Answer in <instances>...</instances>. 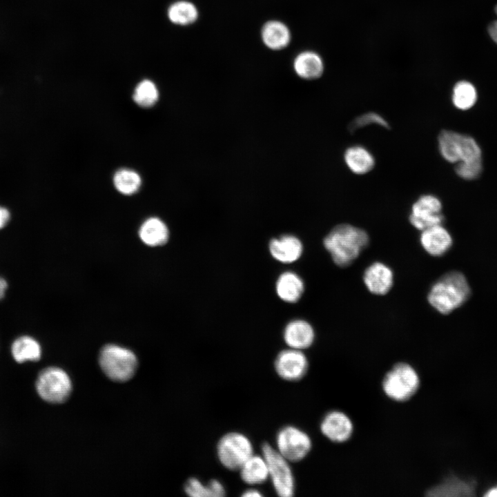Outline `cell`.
<instances>
[{
    "instance_id": "cell-3",
    "label": "cell",
    "mask_w": 497,
    "mask_h": 497,
    "mask_svg": "<svg viewBox=\"0 0 497 497\" xmlns=\"http://www.w3.org/2000/svg\"><path fill=\"white\" fill-rule=\"evenodd\" d=\"M420 380L416 370L409 364H396L384 376L382 387L385 395L396 402H405L418 391Z\"/></svg>"
},
{
    "instance_id": "cell-12",
    "label": "cell",
    "mask_w": 497,
    "mask_h": 497,
    "mask_svg": "<svg viewBox=\"0 0 497 497\" xmlns=\"http://www.w3.org/2000/svg\"><path fill=\"white\" fill-rule=\"evenodd\" d=\"M363 282L371 293L383 295L387 294L393 286V273L390 267L385 264L376 262L365 269Z\"/></svg>"
},
{
    "instance_id": "cell-6",
    "label": "cell",
    "mask_w": 497,
    "mask_h": 497,
    "mask_svg": "<svg viewBox=\"0 0 497 497\" xmlns=\"http://www.w3.org/2000/svg\"><path fill=\"white\" fill-rule=\"evenodd\" d=\"M36 389L39 396L50 403H61L70 396L72 391L68 375L57 367L42 370L36 381Z\"/></svg>"
},
{
    "instance_id": "cell-2",
    "label": "cell",
    "mask_w": 497,
    "mask_h": 497,
    "mask_svg": "<svg viewBox=\"0 0 497 497\" xmlns=\"http://www.w3.org/2000/svg\"><path fill=\"white\" fill-rule=\"evenodd\" d=\"M470 293L465 275L458 271H450L431 286L427 300L437 311L447 315L463 304Z\"/></svg>"
},
{
    "instance_id": "cell-14",
    "label": "cell",
    "mask_w": 497,
    "mask_h": 497,
    "mask_svg": "<svg viewBox=\"0 0 497 497\" xmlns=\"http://www.w3.org/2000/svg\"><path fill=\"white\" fill-rule=\"evenodd\" d=\"M422 247L429 255L442 256L452 245V238L449 231L438 224L422 231L420 236Z\"/></svg>"
},
{
    "instance_id": "cell-35",
    "label": "cell",
    "mask_w": 497,
    "mask_h": 497,
    "mask_svg": "<svg viewBox=\"0 0 497 497\" xmlns=\"http://www.w3.org/2000/svg\"><path fill=\"white\" fill-rule=\"evenodd\" d=\"M6 288L7 283L6 280L0 277V299H1L4 296Z\"/></svg>"
},
{
    "instance_id": "cell-23",
    "label": "cell",
    "mask_w": 497,
    "mask_h": 497,
    "mask_svg": "<svg viewBox=\"0 0 497 497\" xmlns=\"http://www.w3.org/2000/svg\"><path fill=\"white\" fill-rule=\"evenodd\" d=\"M167 14L172 23L179 26L192 24L199 17L198 9L195 5L186 0L177 1L172 3Z\"/></svg>"
},
{
    "instance_id": "cell-7",
    "label": "cell",
    "mask_w": 497,
    "mask_h": 497,
    "mask_svg": "<svg viewBox=\"0 0 497 497\" xmlns=\"http://www.w3.org/2000/svg\"><path fill=\"white\" fill-rule=\"evenodd\" d=\"M262 451L267 462L269 476L276 493L281 497L292 496L295 484L288 460L266 442L262 445Z\"/></svg>"
},
{
    "instance_id": "cell-5",
    "label": "cell",
    "mask_w": 497,
    "mask_h": 497,
    "mask_svg": "<svg viewBox=\"0 0 497 497\" xmlns=\"http://www.w3.org/2000/svg\"><path fill=\"white\" fill-rule=\"evenodd\" d=\"M217 457L223 466L230 470H237L253 454L250 440L239 432L224 435L217 445Z\"/></svg>"
},
{
    "instance_id": "cell-27",
    "label": "cell",
    "mask_w": 497,
    "mask_h": 497,
    "mask_svg": "<svg viewBox=\"0 0 497 497\" xmlns=\"http://www.w3.org/2000/svg\"><path fill=\"white\" fill-rule=\"evenodd\" d=\"M451 100L454 106L459 110L470 109L477 100L475 86L467 81H458L453 88Z\"/></svg>"
},
{
    "instance_id": "cell-19",
    "label": "cell",
    "mask_w": 497,
    "mask_h": 497,
    "mask_svg": "<svg viewBox=\"0 0 497 497\" xmlns=\"http://www.w3.org/2000/svg\"><path fill=\"white\" fill-rule=\"evenodd\" d=\"M474 481L465 480L451 476L441 483L430 488L427 495L431 496H471L474 495Z\"/></svg>"
},
{
    "instance_id": "cell-30",
    "label": "cell",
    "mask_w": 497,
    "mask_h": 497,
    "mask_svg": "<svg viewBox=\"0 0 497 497\" xmlns=\"http://www.w3.org/2000/svg\"><path fill=\"white\" fill-rule=\"evenodd\" d=\"M378 125L384 128H389L388 121L380 114L376 112H367L355 117L349 124V129L354 132L369 125Z\"/></svg>"
},
{
    "instance_id": "cell-16",
    "label": "cell",
    "mask_w": 497,
    "mask_h": 497,
    "mask_svg": "<svg viewBox=\"0 0 497 497\" xmlns=\"http://www.w3.org/2000/svg\"><path fill=\"white\" fill-rule=\"evenodd\" d=\"M315 331L312 326L304 320H294L289 322L284 330V340L292 349H303L309 347L314 341Z\"/></svg>"
},
{
    "instance_id": "cell-4",
    "label": "cell",
    "mask_w": 497,
    "mask_h": 497,
    "mask_svg": "<svg viewBox=\"0 0 497 497\" xmlns=\"http://www.w3.org/2000/svg\"><path fill=\"white\" fill-rule=\"evenodd\" d=\"M99 362L104 373L116 382H125L132 378L138 365L133 351L116 344L104 346L100 351Z\"/></svg>"
},
{
    "instance_id": "cell-34",
    "label": "cell",
    "mask_w": 497,
    "mask_h": 497,
    "mask_svg": "<svg viewBox=\"0 0 497 497\" xmlns=\"http://www.w3.org/2000/svg\"><path fill=\"white\" fill-rule=\"evenodd\" d=\"M242 496L244 497H261L262 494L256 489H250L245 491Z\"/></svg>"
},
{
    "instance_id": "cell-10",
    "label": "cell",
    "mask_w": 497,
    "mask_h": 497,
    "mask_svg": "<svg viewBox=\"0 0 497 497\" xmlns=\"http://www.w3.org/2000/svg\"><path fill=\"white\" fill-rule=\"evenodd\" d=\"M274 365L277 373L282 379L297 381L306 373L309 362L306 355L300 349L291 348L278 353Z\"/></svg>"
},
{
    "instance_id": "cell-9",
    "label": "cell",
    "mask_w": 497,
    "mask_h": 497,
    "mask_svg": "<svg viewBox=\"0 0 497 497\" xmlns=\"http://www.w3.org/2000/svg\"><path fill=\"white\" fill-rule=\"evenodd\" d=\"M442 208L438 197L431 194L422 195L412 204L409 220L413 227L421 231L442 224L444 221Z\"/></svg>"
},
{
    "instance_id": "cell-20",
    "label": "cell",
    "mask_w": 497,
    "mask_h": 497,
    "mask_svg": "<svg viewBox=\"0 0 497 497\" xmlns=\"http://www.w3.org/2000/svg\"><path fill=\"white\" fill-rule=\"evenodd\" d=\"M304 284L302 278L295 273H282L276 282L278 297L286 302L294 303L299 300L304 293Z\"/></svg>"
},
{
    "instance_id": "cell-33",
    "label": "cell",
    "mask_w": 497,
    "mask_h": 497,
    "mask_svg": "<svg viewBox=\"0 0 497 497\" xmlns=\"http://www.w3.org/2000/svg\"><path fill=\"white\" fill-rule=\"evenodd\" d=\"M10 220L9 211L0 206V228L4 227Z\"/></svg>"
},
{
    "instance_id": "cell-17",
    "label": "cell",
    "mask_w": 497,
    "mask_h": 497,
    "mask_svg": "<svg viewBox=\"0 0 497 497\" xmlns=\"http://www.w3.org/2000/svg\"><path fill=\"white\" fill-rule=\"evenodd\" d=\"M260 35L265 46L273 50H280L286 48L291 40L289 27L278 20L265 22L262 27Z\"/></svg>"
},
{
    "instance_id": "cell-13",
    "label": "cell",
    "mask_w": 497,
    "mask_h": 497,
    "mask_svg": "<svg viewBox=\"0 0 497 497\" xmlns=\"http://www.w3.org/2000/svg\"><path fill=\"white\" fill-rule=\"evenodd\" d=\"M293 68L299 77L305 80H315L322 76L325 70V64L318 52L305 50L295 57Z\"/></svg>"
},
{
    "instance_id": "cell-28",
    "label": "cell",
    "mask_w": 497,
    "mask_h": 497,
    "mask_svg": "<svg viewBox=\"0 0 497 497\" xmlns=\"http://www.w3.org/2000/svg\"><path fill=\"white\" fill-rule=\"evenodd\" d=\"M115 188L124 195H132L140 188L142 179L139 175L130 169L122 168L117 170L113 177Z\"/></svg>"
},
{
    "instance_id": "cell-36",
    "label": "cell",
    "mask_w": 497,
    "mask_h": 497,
    "mask_svg": "<svg viewBox=\"0 0 497 497\" xmlns=\"http://www.w3.org/2000/svg\"><path fill=\"white\" fill-rule=\"evenodd\" d=\"M484 496L487 497H497V485L487 490Z\"/></svg>"
},
{
    "instance_id": "cell-1",
    "label": "cell",
    "mask_w": 497,
    "mask_h": 497,
    "mask_svg": "<svg viewBox=\"0 0 497 497\" xmlns=\"http://www.w3.org/2000/svg\"><path fill=\"white\" fill-rule=\"evenodd\" d=\"M369 243L364 230L349 224L337 225L323 240L333 262L340 267L351 265Z\"/></svg>"
},
{
    "instance_id": "cell-18",
    "label": "cell",
    "mask_w": 497,
    "mask_h": 497,
    "mask_svg": "<svg viewBox=\"0 0 497 497\" xmlns=\"http://www.w3.org/2000/svg\"><path fill=\"white\" fill-rule=\"evenodd\" d=\"M343 158L349 170L355 175L367 174L375 166L373 154L361 145L348 147L344 153Z\"/></svg>"
},
{
    "instance_id": "cell-29",
    "label": "cell",
    "mask_w": 497,
    "mask_h": 497,
    "mask_svg": "<svg viewBox=\"0 0 497 497\" xmlns=\"http://www.w3.org/2000/svg\"><path fill=\"white\" fill-rule=\"evenodd\" d=\"M135 102L143 108H149L153 106L159 98V92L155 84L149 79L140 81L133 92Z\"/></svg>"
},
{
    "instance_id": "cell-15",
    "label": "cell",
    "mask_w": 497,
    "mask_h": 497,
    "mask_svg": "<svg viewBox=\"0 0 497 497\" xmlns=\"http://www.w3.org/2000/svg\"><path fill=\"white\" fill-rule=\"evenodd\" d=\"M269 248L274 259L285 264L298 260L303 251L302 242L291 235H285L271 240Z\"/></svg>"
},
{
    "instance_id": "cell-24",
    "label": "cell",
    "mask_w": 497,
    "mask_h": 497,
    "mask_svg": "<svg viewBox=\"0 0 497 497\" xmlns=\"http://www.w3.org/2000/svg\"><path fill=\"white\" fill-rule=\"evenodd\" d=\"M461 134L453 130H442L438 137V150L448 162L457 164L459 161Z\"/></svg>"
},
{
    "instance_id": "cell-8",
    "label": "cell",
    "mask_w": 497,
    "mask_h": 497,
    "mask_svg": "<svg viewBox=\"0 0 497 497\" xmlns=\"http://www.w3.org/2000/svg\"><path fill=\"white\" fill-rule=\"evenodd\" d=\"M277 451L288 461L298 462L309 453L312 442L302 430L286 426L279 431L276 438Z\"/></svg>"
},
{
    "instance_id": "cell-11",
    "label": "cell",
    "mask_w": 497,
    "mask_h": 497,
    "mask_svg": "<svg viewBox=\"0 0 497 497\" xmlns=\"http://www.w3.org/2000/svg\"><path fill=\"white\" fill-rule=\"evenodd\" d=\"M322 434L333 442L342 443L350 439L353 433V424L344 412L333 410L328 412L320 423Z\"/></svg>"
},
{
    "instance_id": "cell-21",
    "label": "cell",
    "mask_w": 497,
    "mask_h": 497,
    "mask_svg": "<svg viewBox=\"0 0 497 497\" xmlns=\"http://www.w3.org/2000/svg\"><path fill=\"white\" fill-rule=\"evenodd\" d=\"M168 229L165 223L157 217L147 219L140 226L139 235L148 246H157L164 244L168 239Z\"/></svg>"
},
{
    "instance_id": "cell-22",
    "label": "cell",
    "mask_w": 497,
    "mask_h": 497,
    "mask_svg": "<svg viewBox=\"0 0 497 497\" xmlns=\"http://www.w3.org/2000/svg\"><path fill=\"white\" fill-rule=\"evenodd\" d=\"M239 470L242 480L250 485L261 484L269 476L268 465L263 456L253 454Z\"/></svg>"
},
{
    "instance_id": "cell-31",
    "label": "cell",
    "mask_w": 497,
    "mask_h": 497,
    "mask_svg": "<svg viewBox=\"0 0 497 497\" xmlns=\"http://www.w3.org/2000/svg\"><path fill=\"white\" fill-rule=\"evenodd\" d=\"M455 171L459 177L464 179H474L478 177L482 171V162L457 163Z\"/></svg>"
},
{
    "instance_id": "cell-32",
    "label": "cell",
    "mask_w": 497,
    "mask_h": 497,
    "mask_svg": "<svg viewBox=\"0 0 497 497\" xmlns=\"http://www.w3.org/2000/svg\"><path fill=\"white\" fill-rule=\"evenodd\" d=\"M495 12L497 14V5L495 8ZM488 33L491 39L497 44V20L489 23L488 26Z\"/></svg>"
},
{
    "instance_id": "cell-25",
    "label": "cell",
    "mask_w": 497,
    "mask_h": 497,
    "mask_svg": "<svg viewBox=\"0 0 497 497\" xmlns=\"http://www.w3.org/2000/svg\"><path fill=\"white\" fill-rule=\"evenodd\" d=\"M184 491L191 497H223L226 494L223 485L219 480L213 479L207 485H204L195 478L187 480Z\"/></svg>"
},
{
    "instance_id": "cell-26",
    "label": "cell",
    "mask_w": 497,
    "mask_h": 497,
    "mask_svg": "<svg viewBox=\"0 0 497 497\" xmlns=\"http://www.w3.org/2000/svg\"><path fill=\"white\" fill-rule=\"evenodd\" d=\"M12 353L18 362L36 361L41 357V347L39 343L29 336L17 338L12 345Z\"/></svg>"
}]
</instances>
